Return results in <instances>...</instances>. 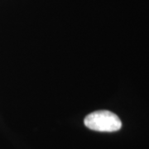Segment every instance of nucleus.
Instances as JSON below:
<instances>
[{
    "label": "nucleus",
    "mask_w": 149,
    "mask_h": 149,
    "mask_svg": "<svg viewBox=\"0 0 149 149\" xmlns=\"http://www.w3.org/2000/svg\"><path fill=\"white\" fill-rule=\"evenodd\" d=\"M85 125L97 132L112 133L122 128V122L115 113L108 110H98L88 114L84 120Z\"/></svg>",
    "instance_id": "obj_1"
}]
</instances>
